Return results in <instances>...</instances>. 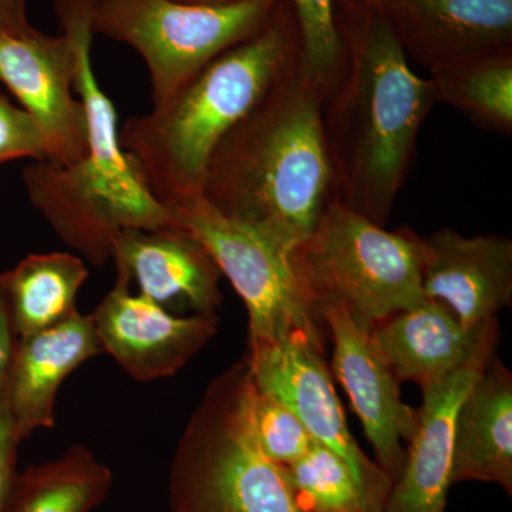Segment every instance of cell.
Masks as SVG:
<instances>
[{
	"label": "cell",
	"instance_id": "cell-21",
	"mask_svg": "<svg viewBox=\"0 0 512 512\" xmlns=\"http://www.w3.org/2000/svg\"><path fill=\"white\" fill-rule=\"evenodd\" d=\"M111 484L109 468L89 448L73 446L56 460L18 473L0 512H90Z\"/></svg>",
	"mask_w": 512,
	"mask_h": 512
},
{
	"label": "cell",
	"instance_id": "cell-27",
	"mask_svg": "<svg viewBox=\"0 0 512 512\" xmlns=\"http://www.w3.org/2000/svg\"><path fill=\"white\" fill-rule=\"evenodd\" d=\"M20 443L22 441L16 434L8 402H6V394L3 393L0 396V510H2L19 473L16 461H18Z\"/></svg>",
	"mask_w": 512,
	"mask_h": 512
},
{
	"label": "cell",
	"instance_id": "cell-25",
	"mask_svg": "<svg viewBox=\"0 0 512 512\" xmlns=\"http://www.w3.org/2000/svg\"><path fill=\"white\" fill-rule=\"evenodd\" d=\"M298 22L303 70L325 86L340 59L336 0H288Z\"/></svg>",
	"mask_w": 512,
	"mask_h": 512
},
{
	"label": "cell",
	"instance_id": "cell-28",
	"mask_svg": "<svg viewBox=\"0 0 512 512\" xmlns=\"http://www.w3.org/2000/svg\"><path fill=\"white\" fill-rule=\"evenodd\" d=\"M18 339V335L13 329L12 319H10L8 302H6L2 278H0V396L6 392V384H8Z\"/></svg>",
	"mask_w": 512,
	"mask_h": 512
},
{
	"label": "cell",
	"instance_id": "cell-17",
	"mask_svg": "<svg viewBox=\"0 0 512 512\" xmlns=\"http://www.w3.org/2000/svg\"><path fill=\"white\" fill-rule=\"evenodd\" d=\"M103 352L92 316L74 313L53 328L16 343L6 402L19 440L55 424L57 393L77 367Z\"/></svg>",
	"mask_w": 512,
	"mask_h": 512
},
{
	"label": "cell",
	"instance_id": "cell-22",
	"mask_svg": "<svg viewBox=\"0 0 512 512\" xmlns=\"http://www.w3.org/2000/svg\"><path fill=\"white\" fill-rule=\"evenodd\" d=\"M430 79L437 101L485 131L512 136V50L470 57Z\"/></svg>",
	"mask_w": 512,
	"mask_h": 512
},
{
	"label": "cell",
	"instance_id": "cell-12",
	"mask_svg": "<svg viewBox=\"0 0 512 512\" xmlns=\"http://www.w3.org/2000/svg\"><path fill=\"white\" fill-rule=\"evenodd\" d=\"M372 10L407 59L431 74L484 53L512 50V0H353Z\"/></svg>",
	"mask_w": 512,
	"mask_h": 512
},
{
	"label": "cell",
	"instance_id": "cell-13",
	"mask_svg": "<svg viewBox=\"0 0 512 512\" xmlns=\"http://www.w3.org/2000/svg\"><path fill=\"white\" fill-rule=\"evenodd\" d=\"M90 316L103 352L138 382L177 375L220 322L217 315H174L117 281Z\"/></svg>",
	"mask_w": 512,
	"mask_h": 512
},
{
	"label": "cell",
	"instance_id": "cell-6",
	"mask_svg": "<svg viewBox=\"0 0 512 512\" xmlns=\"http://www.w3.org/2000/svg\"><path fill=\"white\" fill-rule=\"evenodd\" d=\"M239 365L218 377L174 454L171 512H305L285 467L249 436L238 403Z\"/></svg>",
	"mask_w": 512,
	"mask_h": 512
},
{
	"label": "cell",
	"instance_id": "cell-15",
	"mask_svg": "<svg viewBox=\"0 0 512 512\" xmlns=\"http://www.w3.org/2000/svg\"><path fill=\"white\" fill-rule=\"evenodd\" d=\"M498 330L476 355L450 375L423 387V404L406 450L400 477L394 481L383 512H446L451 485L454 433L458 410L484 367L495 355Z\"/></svg>",
	"mask_w": 512,
	"mask_h": 512
},
{
	"label": "cell",
	"instance_id": "cell-16",
	"mask_svg": "<svg viewBox=\"0 0 512 512\" xmlns=\"http://www.w3.org/2000/svg\"><path fill=\"white\" fill-rule=\"evenodd\" d=\"M423 293L477 329L512 301V242L498 235L466 237L451 228L423 238Z\"/></svg>",
	"mask_w": 512,
	"mask_h": 512
},
{
	"label": "cell",
	"instance_id": "cell-2",
	"mask_svg": "<svg viewBox=\"0 0 512 512\" xmlns=\"http://www.w3.org/2000/svg\"><path fill=\"white\" fill-rule=\"evenodd\" d=\"M322 94L296 64L222 138L202 190L215 210L288 252L311 237L333 201Z\"/></svg>",
	"mask_w": 512,
	"mask_h": 512
},
{
	"label": "cell",
	"instance_id": "cell-4",
	"mask_svg": "<svg viewBox=\"0 0 512 512\" xmlns=\"http://www.w3.org/2000/svg\"><path fill=\"white\" fill-rule=\"evenodd\" d=\"M99 2L55 0L63 35L72 40L76 53L74 93L86 113V156L67 167L36 161L23 171L33 207L94 265L111 259L114 241L126 229L177 227L121 146L116 109L97 82L92 43Z\"/></svg>",
	"mask_w": 512,
	"mask_h": 512
},
{
	"label": "cell",
	"instance_id": "cell-5",
	"mask_svg": "<svg viewBox=\"0 0 512 512\" xmlns=\"http://www.w3.org/2000/svg\"><path fill=\"white\" fill-rule=\"evenodd\" d=\"M291 261L316 311L338 303L369 328L426 298L423 238L410 228L387 231L336 200Z\"/></svg>",
	"mask_w": 512,
	"mask_h": 512
},
{
	"label": "cell",
	"instance_id": "cell-24",
	"mask_svg": "<svg viewBox=\"0 0 512 512\" xmlns=\"http://www.w3.org/2000/svg\"><path fill=\"white\" fill-rule=\"evenodd\" d=\"M238 403L255 446L274 463L288 466L315 444L291 410L256 386L247 360L239 363Z\"/></svg>",
	"mask_w": 512,
	"mask_h": 512
},
{
	"label": "cell",
	"instance_id": "cell-9",
	"mask_svg": "<svg viewBox=\"0 0 512 512\" xmlns=\"http://www.w3.org/2000/svg\"><path fill=\"white\" fill-rule=\"evenodd\" d=\"M323 353L325 348L312 339L291 335L249 346L247 363L256 386L291 410L316 444L338 454L373 510L383 512L392 480L350 434Z\"/></svg>",
	"mask_w": 512,
	"mask_h": 512
},
{
	"label": "cell",
	"instance_id": "cell-11",
	"mask_svg": "<svg viewBox=\"0 0 512 512\" xmlns=\"http://www.w3.org/2000/svg\"><path fill=\"white\" fill-rule=\"evenodd\" d=\"M318 312L333 342V372L375 448L377 466L394 484L406 461L402 443L412 439L419 413L403 402L400 380L369 326L338 303H320Z\"/></svg>",
	"mask_w": 512,
	"mask_h": 512
},
{
	"label": "cell",
	"instance_id": "cell-19",
	"mask_svg": "<svg viewBox=\"0 0 512 512\" xmlns=\"http://www.w3.org/2000/svg\"><path fill=\"white\" fill-rule=\"evenodd\" d=\"M494 483L512 493V377L493 356L458 410L451 484Z\"/></svg>",
	"mask_w": 512,
	"mask_h": 512
},
{
	"label": "cell",
	"instance_id": "cell-8",
	"mask_svg": "<svg viewBox=\"0 0 512 512\" xmlns=\"http://www.w3.org/2000/svg\"><path fill=\"white\" fill-rule=\"evenodd\" d=\"M178 227L207 248L247 308L249 346L303 335L325 348L326 332L299 281L291 252L256 229L225 217L202 195L167 205Z\"/></svg>",
	"mask_w": 512,
	"mask_h": 512
},
{
	"label": "cell",
	"instance_id": "cell-14",
	"mask_svg": "<svg viewBox=\"0 0 512 512\" xmlns=\"http://www.w3.org/2000/svg\"><path fill=\"white\" fill-rule=\"evenodd\" d=\"M111 259L117 282L174 315H215L221 305L220 268L183 228L126 229Z\"/></svg>",
	"mask_w": 512,
	"mask_h": 512
},
{
	"label": "cell",
	"instance_id": "cell-7",
	"mask_svg": "<svg viewBox=\"0 0 512 512\" xmlns=\"http://www.w3.org/2000/svg\"><path fill=\"white\" fill-rule=\"evenodd\" d=\"M278 3L242 0L202 6L177 0H100L93 30L143 57L156 106L215 57L258 32Z\"/></svg>",
	"mask_w": 512,
	"mask_h": 512
},
{
	"label": "cell",
	"instance_id": "cell-26",
	"mask_svg": "<svg viewBox=\"0 0 512 512\" xmlns=\"http://www.w3.org/2000/svg\"><path fill=\"white\" fill-rule=\"evenodd\" d=\"M20 158L46 161L45 138L28 111L0 94V164Z\"/></svg>",
	"mask_w": 512,
	"mask_h": 512
},
{
	"label": "cell",
	"instance_id": "cell-1",
	"mask_svg": "<svg viewBox=\"0 0 512 512\" xmlns=\"http://www.w3.org/2000/svg\"><path fill=\"white\" fill-rule=\"evenodd\" d=\"M340 59L323 86L322 131L333 200L386 225L437 103L431 79L409 59L383 20L353 0H336Z\"/></svg>",
	"mask_w": 512,
	"mask_h": 512
},
{
	"label": "cell",
	"instance_id": "cell-23",
	"mask_svg": "<svg viewBox=\"0 0 512 512\" xmlns=\"http://www.w3.org/2000/svg\"><path fill=\"white\" fill-rule=\"evenodd\" d=\"M284 467L305 512H376L348 464L329 448L315 443L305 456Z\"/></svg>",
	"mask_w": 512,
	"mask_h": 512
},
{
	"label": "cell",
	"instance_id": "cell-3",
	"mask_svg": "<svg viewBox=\"0 0 512 512\" xmlns=\"http://www.w3.org/2000/svg\"><path fill=\"white\" fill-rule=\"evenodd\" d=\"M301 62L298 22L279 0L258 32L211 60L150 113L134 116L120 141L164 207L202 195L212 154L239 121Z\"/></svg>",
	"mask_w": 512,
	"mask_h": 512
},
{
	"label": "cell",
	"instance_id": "cell-18",
	"mask_svg": "<svg viewBox=\"0 0 512 512\" xmlns=\"http://www.w3.org/2000/svg\"><path fill=\"white\" fill-rule=\"evenodd\" d=\"M370 330L397 379L423 389L466 365L498 325L494 319L481 328H467L444 303L424 298Z\"/></svg>",
	"mask_w": 512,
	"mask_h": 512
},
{
	"label": "cell",
	"instance_id": "cell-29",
	"mask_svg": "<svg viewBox=\"0 0 512 512\" xmlns=\"http://www.w3.org/2000/svg\"><path fill=\"white\" fill-rule=\"evenodd\" d=\"M32 28L28 0H0V33L26 32Z\"/></svg>",
	"mask_w": 512,
	"mask_h": 512
},
{
	"label": "cell",
	"instance_id": "cell-30",
	"mask_svg": "<svg viewBox=\"0 0 512 512\" xmlns=\"http://www.w3.org/2000/svg\"><path fill=\"white\" fill-rule=\"evenodd\" d=\"M177 2L190 3V5L224 6L242 2V0H177Z\"/></svg>",
	"mask_w": 512,
	"mask_h": 512
},
{
	"label": "cell",
	"instance_id": "cell-10",
	"mask_svg": "<svg viewBox=\"0 0 512 512\" xmlns=\"http://www.w3.org/2000/svg\"><path fill=\"white\" fill-rule=\"evenodd\" d=\"M76 53L66 35L47 36L35 28L0 33V84L36 121L46 144V161L76 164L87 153V121L73 96Z\"/></svg>",
	"mask_w": 512,
	"mask_h": 512
},
{
	"label": "cell",
	"instance_id": "cell-20",
	"mask_svg": "<svg viewBox=\"0 0 512 512\" xmlns=\"http://www.w3.org/2000/svg\"><path fill=\"white\" fill-rule=\"evenodd\" d=\"M87 276L83 259L66 252L29 255L0 274L18 338L53 328L79 312L77 293Z\"/></svg>",
	"mask_w": 512,
	"mask_h": 512
}]
</instances>
